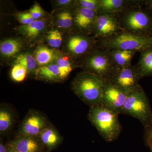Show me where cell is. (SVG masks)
Here are the masks:
<instances>
[{"mask_svg": "<svg viewBox=\"0 0 152 152\" xmlns=\"http://www.w3.org/2000/svg\"><path fill=\"white\" fill-rule=\"evenodd\" d=\"M119 114L100 104L90 107L88 118L106 141L116 140L122 130Z\"/></svg>", "mask_w": 152, "mask_h": 152, "instance_id": "obj_1", "label": "cell"}, {"mask_svg": "<svg viewBox=\"0 0 152 152\" xmlns=\"http://www.w3.org/2000/svg\"><path fill=\"white\" fill-rule=\"evenodd\" d=\"M104 79L90 72L81 73L74 79L72 88L75 94L89 107L101 103Z\"/></svg>", "mask_w": 152, "mask_h": 152, "instance_id": "obj_2", "label": "cell"}, {"mask_svg": "<svg viewBox=\"0 0 152 152\" xmlns=\"http://www.w3.org/2000/svg\"><path fill=\"white\" fill-rule=\"evenodd\" d=\"M121 114L138 120L145 129L152 122V110L149 102L144 90L139 85L127 93Z\"/></svg>", "mask_w": 152, "mask_h": 152, "instance_id": "obj_3", "label": "cell"}, {"mask_svg": "<svg viewBox=\"0 0 152 152\" xmlns=\"http://www.w3.org/2000/svg\"><path fill=\"white\" fill-rule=\"evenodd\" d=\"M108 46L116 50L144 51L152 47V37L130 34H121L109 41Z\"/></svg>", "mask_w": 152, "mask_h": 152, "instance_id": "obj_4", "label": "cell"}, {"mask_svg": "<svg viewBox=\"0 0 152 152\" xmlns=\"http://www.w3.org/2000/svg\"><path fill=\"white\" fill-rule=\"evenodd\" d=\"M104 81L101 104L117 114H121L127 93L107 80Z\"/></svg>", "mask_w": 152, "mask_h": 152, "instance_id": "obj_5", "label": "cell"}, {"mask_svg": "<svg viewBox=\"0 0 152 152\" xmlns=\"http://www.w3.org/2000/svg\"><path fill=\"white\" fill-rule=\"evenodd\" d=\"M43 114L31 110L23 120L18 134L38 137L41 132L50 124Z\"/></svg>", "mask_w": 152, "mask_h": 152, "instance_id": "obj_6", "label": "cell"}, {"mask_svg": "<svg viewBox=\"0 0 152 152\" xmlns=\"http://www.w3.org/2000/svg\"><path fill=\"white\" fill-rule=\"evenodd\" d=\"M140 77L139 70L126 67L112 74L107 80L128 93L138 86V81Z\"/></svg>", "mask_w": 152, "mask_h": 152, "instance_id": "obj_7", "label": "cell"}, {"mask_svg": "<svg viewBox=\"0 0 152 152\" xmlns=\"http://www.w3.org/2000/svg\"><path fill=\"white\" fill-rule=\"evenodd\" d=\"M9 145L20 152H42L44 147L39 138L18 134Z\"/></svg>", "mask_w": 152, "mask_h": 152, "instance_id": "obj_8", "label": "cell"}, {"mask_svg": "<svg viewBox=\"0 0 152 152\" xmlns=\"http://www.w3.org/2000/svg\"><path fill=\"white\" fill-rule=\"evenodd\" d=\"M88 68L90 72L100 76L105 80H107L113 74L110 62L105 55L99 54L95 55L89 59Z\"/></svg>", "mask_w": 152, "mask_h": 152, "instance_id": "obj_9", "label": "cell"}, {"mask_svg": "<svg viewBox=\"0 0 152 152\" xmlns=\"http://www.w3.org/2000/svg\"><path fill=\"white\" fill-rule=\"evenodd\" d=\"M44 148L50 151L56 148L62 142V137L56 128L50 124L43 130L38 137Z\"/></svg>", "mask_w": 152, "mask_h": 152, "instance_id": "obj_10", "label": "cell"}, {"mask_svg": "<svg viewBox=\"0 0 152 152\" xmlns=\"http://www.w3.org/2000/svg\"><path fill=\"white\" fill-rule=\"evenodd\" d=\"M35 77L38 80L46 82H57L63 80L61 71L56 64L40 66L35 70Z\"/></svg>", "mask_w": 152, "mask_h": 152, "instance_id": "obj_11", "label": "cell"}, {"mask_svg": "<svg viewBox=\"0 0 152 152\" xmlns=\"http://www.w3.org/2000/svg\"><path fill=\"white\" fill-rule=\"evenodd\" d=\"M15 115L10 108L1 104L0 107V134L4 135L8 132L15 124Z\"/></svg>", "mask_w": 152, "mask_h": 152, "instance_id": "obj_12", "label": "cell"}, {"mask_svg": "<svg viewBox=\"0 0 152 152\" xmlns=\"http://www.w3.org/2000/svg\"><path fill=\"white\" fill-rule=\"evenodd\" d=\"M128 26L134 30H144L149 27V18L145 13L136 12L132 13L126 19Z\"/></svg>", "mask_w": 152, "mask_h": 152, "instance_id": "obj_13", "label": "cell"}, {"mask_svg": "<svg viewBox=\"0 0 152 152\" xmlns=\"http://www.w3.org/2000/svg\"><path fill=\"white\" fill-rule=\"evenodd\" d=\"M95 18V11L79 7L75 14L74 22L80 28L86 29L91 26Z\"/></svg>", "mask_w": 152, "mask_h": 152, "instance_id": "obj_14", "label": "cell"}, {"mask_svg": "<svg viewBox=\"0 0 152 152\" xmlns=\"http://www.w3.org/2000/svg\"><path fill=\"white\" fill-rule=\"evenodd\" d=\"M95 22L97 32L100 35L111 34L116 29L115 21L113 18L109 16H100L98 17Z\"/></svg>", "mask_w": 152, "mask_h": 152, "instance_id": "obj_15", "label": "cell"}, {"mask_svg": "<svg viewBox=\"0 0 152 152\" xmlns=\"http://www.w3.org/2000/svg\"><path fill=\"white\" fill-rule=\"evenodd\" d=\"M67 48L73 54L80 55L87 51L89 43L87 39L80 36L71 37L67 42Z\"/></svg>", "mask_w": 152, "mask_h": 152, "instance_id": "obj_16", "label": "cell"}, {"mask_svg": "<svg viewBox=\"0 0 152 152\" xmlns=\"http://www.w3.org/2000/svg\"><path fill=\"white\" fill-rule=\"evenodd\" d=\"M45 23L42 20L34 21L28 25H22L18 28L20 34L28 37L35 38L43 31L45 28Z\"/></svg>", "mask_w": 152, "mask_h": 152, "instance_id": "obj_17", "label": "cell"}, {"mask_svg": "<svg viewBox=\"0 0 152 152\" xmlns=\"http://www.w3.org/2000/svg\"><path fill=\"white\" fill-rule=\"evenodd\" d=\"M141 77L152 75V47L143 51L140 62Z\"/></svg>", "mask_w": 152, "mask_h": 152, "instance_id": "obj_18", "label": "cell"}, {"mask_svg": "<svg viewBox=\"0 0 152 152\" xmlns=\"http://www.w3.org/2000/svg\"><path fill=\"white\" fill-rule=\"evenodd\" d=\"M21 47V44L18 40L8 39L1 42L0 52L4 56L12 57L18 53Z\"/></svg>", "mask_w": 152, "mask_h": 152, "instance_id": "obj_19", "label": "cell"}, {"mask_svg": "<svg viewBox=\"0 0 152 152\" xmlns=\"http://www.w3.org/2000/svg\"><path fill=\"white\" fill-rule=\"evenodd\" d=\"M55 58L54 51L47 47H41L36 52V61L38 65L41 66L49 65Z\"/></svg>", "mask_w": 152, "mask_h": 152, "instance_id": "obj_20", "label": "cell"}, {"mask_svg": "<svg viewBox=\"0 0 152 152\" xmlns=\"http://www.w3.org/2000/svg\"><path fill=\"white\" fill-rule=\"evenodd\" d=\"M133 51L115 50L112 53L113 59L118 65L121 66L122 68L126 67L130 62L132 58Z\"/></svg>", "mask_w": 152, "mask_h": 152, "instance_id": "obj_21", "label": "cell"}, {"mask_svg": "<svg viewBox=\"0 0 152 152\" xmlns=\"http://www.w3.org/2000/svg\"><path fill=\"white\" fill-rule=\"evenodd\" d=\"M72 14L69 10H64L60 11L57 15V26L60 28L68 29L72 25Z\"/></svg>", "mask_w": 152, "mask_h": 152, "instance_id": "obj_22", "label": "cell"}, {"mask_svg": "<svg viewBox=\"0 0 152 152\" xmlns=\"http://www.w3.org/2000/svg\"><path fill=\"white\" fill-rule=\"evenodd\" d=\"M15 64H19L23 66L28 72L34 70L37 67V61L35 58L30 54H23L17 57Z\"/></svg>", "mask_w": 152, "mask_h": 152, "instance_id": "obj_23", "label": "cell"}, {"mask_svg": "<svg viewBox=\"0 0 152 152\" xmlns=\"http://www.w3.org/2000/svg\"><path fill=\"white\" fill-rule=\"evenodd\" d=\"M56 64L61 71L63 80L65 79L72 70V64L69 59L66 57L58 58Z\"/></svg>", "mask_w": 152, "mask_h": 152, "instance_id": "obj_24", "label": "cell"}, {"mask_svg": "<svg viewBox=\"0 0 152 152\" xmlns=\"http://www.w3.org/2000/svg\"><path fill=\"white\" fill-rule=\"evenodd\" d=\"M47 39L48 43L51 47L58 48L62 42V35L58 30H51L48 33Z\"/></svg>", "mask_w": 152, "mask_h": 152, "instance_id": "obj_25", "label": "cell"}, {"mask_svg": "<svg viewBox=\"0 0 152 152\" xmlns=\"http://www.w3.org/2000/svg\"><path fill=\"white\" fill-rule=\"evenodd\" d=\"M27 72L23 66L19 64H15L11 71V77L15 82H23L26 77Z\"/></svg>", "mask_w": 152, "mask_h": 152, "instance_id": "obj_26", "label": "cell"}, {"mask_svg": "<svg viewBox=\"0 0 152 152\" xmlns=\"http://www.w3.org/2000/svg\"><path fill=\"white\" fill-rule=\"evenodd\" d=\"M123 2L121 0H103L100 1L99 6L104 10L114 12L121 8Z\"/></svg>", "mask_w": 152, "mask_h": 152, "instance_id": "obj_27", "label": "cell"}, {"mask_svg": "<svg viewBox=\"0 0 152 152\" xmlns=\"http://www.w3.org/2000/svg\"><path fill=\"white\" fill-rule=\"evenodd\" d=\"M100 1L96 0H81L78 2L80 7L95 11L99 6Z\"/></svg>", "mask_w": 152, "mask_h": 152, "instance_id": "obj_28", "label": "cell"}, {"mask_svg": "<svg viewBox=\"0 0 152 152\" xmlns=\"http://www.w3.org/2000/svg\"><path fill=\"white\" fill-rule=\"evenodd\" d=\"M29 13L34 20H39L45 15V12L40 5L35 4L30 9Z\"/></svg>", "mask_w": 152, "mask_h": 152, "instance_id": "obj_29", "label": "cell"}, {"mask_svg": "<svg viewBox=\"0 0 152 152\" xmlns=\"http://www.w3.org/2000/svg\"><path fill=\"white\" fill-rule=\"evenodd\" d=\"M17 18L22 25H28L34 21L29 12L19 13L17 15Z\"/></svg>", "mask_w": 152, "mask_h": 152, "instance_id": "obj_30", "label": "cell"}, {"mask_svg": "<svg viewBox=\"0 0 152 152\" xmlns=\"http://www.w3.org/2000/svg\"><path fill=\"white\" fill-rule=\"evenodd\" d=\"M144 139L146 144L150 148L152 147V122L145 129Z\"/></svg>", "mask_w": 152, "mask_h": 152, "instance_id": "obj_31", "label": "cell"}, {"mask_svg": "<svg viewBox=\"0 0 152 152\" xmlns=\"http://www.w3.org/2000/svg\"><path fill=\"white\" fill-rule=\"evenodd\" d=\"M71 0H58L56 1V5L59 7H67L72 3Z\"/></svg>", "mask_w": 152, "mask_h": 152, "instance_id": "obj_32", "label": "cell"}, {"mask_svg": "<svg viewBox=\"0 0 152 152\" xmlns=\"http://www.w3.org/2000/svg\"><path fill=\"white\" fill-rule=\"evenodd\" d=\"M0 152H7V145H5L1 140L0 141Z\"/></svg>", "mask_w": 152, "mask_h": 152, "instance_id": "obj_33", "label": "cell"}, {"mask_svg": "<svg viewBox=\"0 0 152 152\" xmlns=\"http://www.w3.org/2000/svg\"><path fill=\"white\" fill-rule=\"evenodd\" d=\"M7 152H20L17 151V150H15L8 144H7Z\"/></svg>", "mask_w": 152, "mask_h": 152, "instance_id": "obj_34", "label": "cell"}, {"mask_svg": "<svg viewBox=\"0 0 152 152\" xmlns=\"http://www.w3.org/2000/svg\"><path fill=\"white\" fill-rule=\"evenodd\" d=\"M151 148V152H152V147H151V148Z\"/></svg>", "mask_w": 152, "mask_h": 152, "instance_id": "obj_35", "label": "cell"}]
</instances>
